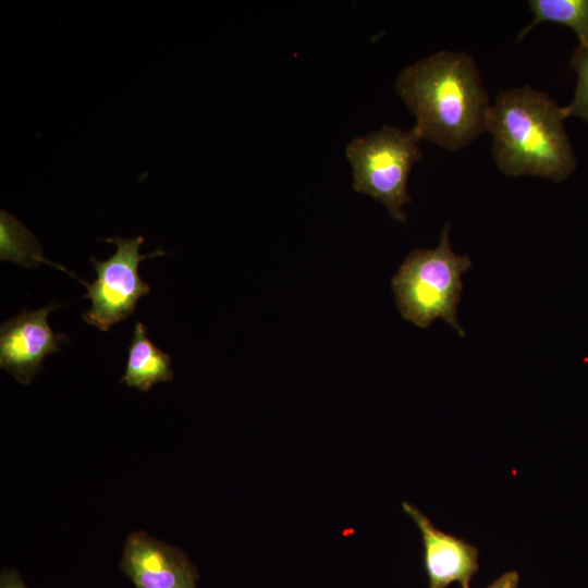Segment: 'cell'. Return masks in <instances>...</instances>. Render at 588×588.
I'll use <instances>...</instances> for the list:
<instances>
[{
	"label": "cell",
	"instance_id": "52a82bcc",
	"mask_svg": "<svg viewBox=\"0 0 588 588\" xmlns=\"http://www.w3.org/2000/svg\"><path fill=\"white\" fill-rule=\"evenodd\" d=\"M120 567L135 588H197L198 572L186 554L145 531L128 535Z\"/></svg>",
	"mask_w": 588,
	"mask_h": 588
},
{
	"label": "cell",
	"instance_id": "ba28073f",
	"mask_svg": "<svg viewBox=\"0 0 588 588\" xmlns=\"http://www.w3.org/2000/svg\"><path fill=\"white\" fill-rule=\"evenodd\" d=\"M402 506L421 534L428 588H446L453 583H458L461 588H470L479 569L478 549L463 538L437 528L411 503L403 502Z\"/></svg>",
	"mask_w": 588,
	"mask_h": 588
},
{
	"label": "cell",
	"instance_id": "5bb4252c",
	"mask_svg": "<svg viewBox=\"0 0 588 588\" xmlns=\"http://www.w3.org/2000/svg\"><path fill=\"white\" fill-rule=\"evenodd\" d=\"M518 583V573L516 571H509L502 574L499 578H497L486 588H517Z\"/></svg>",
	"mask_w": 588,
	"mask_h": 588
},
{
	"label": "cell",
	"instance_id": "9c48e42d",
	"mask_svg": "<svg viewBox=\"0 0 588 588\" xmlns=\"http://www.w3.org/2000/svg\"><path fill=\"white\" fill-rule=\"evenodd\" d=\"M171 356L157 347L147 336V328L137 322L131 344L126 369L121 382L147 392L152 385L173 378Z\"/></svg>",
	"mask_w": 588,
	"mask_h": 588
},
{
	"label": "cell",
	"instance_id": "5b68a950",
	"mask_svg": "<svg viewBox=\"0 0 588 588\" xmlns=\"http://www.w3.org/2000/svg\"><path fill=\"white\" fill-rule=\"evenodd\" d=\"M106 241L115 244L117 252L105 261L90 257L97 279L89 284L76 278L87 287L84 297L91 301V307L83 314V319L101 331H108L131 316L137 301L149 293V285L138 274L139 262L149 257L166 255L160 249L147 255L139 254L144 243L142 235L134 238L107 237Z\"/></svg>",
	"mask_w": 588,
	"mask_h": 588
},
{
	"label": "cell",
	"instance_id": "30bf717a",
	"mask_svg": "<svg viewBox=\"0 0 588 588\" xmlns=\"http://www.w3.org/2000/svg\"><path fill=\"white\" fill-rule=\"evenodd\" d=\"M532 20L518 34L522 40L532 28L542 23H554L573 29L578 45L588 48V0H530Z\"/></svg>",
	"mask_w": 588,
	"mask_h": 588
},
{
	"label": "cell",
	"instance_id": "8992f818",
	"mask_svg": "<svg viewBox=\"0 0 588 588\" xmlns=\"http://www.w3.org/2000/svg\"><path fill=\"white\" fill-rule=\"evenodd\" d=\"M60 305L54 303L37 310H23L3 321L0 327V367L22 384H29L42 369L45 357L59 352V343L68 336L54 333L48 324V315Z\"/></svg>",
	"mask_w": 588,
	"mask_h": 588
},
{
	"label": "cell",
	"instance_id": "3957f363",
	"mask_svg": "<svg viewBox=\"0 0 588 588\" xmlns=\"http://www.w3.org/2000/svg\"><path fill=\"white\" fill-rule=\"evenodd\" d=\"M449 224L443 228L434 248L414 249L391 279L401 316L419 328L437 319L450 324L458 335L465 332L456 311L463 291V274L473 266L467 255H456L450 245Z\"/></svg>",
	"mask_w": 588,
	"mask_h": 588
},
{
	"label": "cell",
	"instance_id": "8fae6325",
	"mask_svg": "<svg viewBox=\"0 0 588 588\" xmlns=\"http://www.w3.org/2000/svg\"><path fill=\"white\" fill-rule=\"evenodd\" d=\"M0 259L14 261L26 268H35L41 262L57 267L44 258L41 244L36 236L3 209L0 211Z\"/></svg>",
	"mask_w": 588,
	"mask_h": 588
},
{
	"label": "cell",
	"instance_id": "6da1fadb",
	"mask_svg": "<svg viewBox=\"0 0 588 588\" xmlns=\"http://www.w3.org/2000/svg\"><path fill=\"white\" fill-rule=\"evenodd\" d=\"M395 89L415 117L418 137L449 151L470 145L487 132L492 103L474 58L442 50L397 75Z\"/></svg>",
	"mask_w": 588,
	"mask_h": 588
},
{
	"label": "cell",
	"instance_id": "4fadbf2b",
	"mask_svg": "<svg viewBox=\"0 0 588 588\" xmlns=\"http://www.w3.org/2000/svg\"><path fill=\"white\" fill-rule=\"evenodd\" d=\"M0 588H27V586L15 569L7 568L1 573Z\"/></svg>",
	"mask_w": 588,
	"mask_h": 588
},
{
	"label": "cell",
	"instance_id": "7c38bea8",
	"mask_svg": "<svg viewBox=\"0 0 588 588\" xmlns=\"http://www.w3.org/2000/svg\"><path fill=\"white\" fill-rule=\"evenodd\" d=\"M571 66L577 73L572 101L563 107L565 118H579L588 124V48L577 45L572 53Z\"/></svg>",
	"mask_w": 588,
	"mask_h": 588
},
{
	"label": "cell",
	"instance_id": "277c9868",
	"mask_svg": "<svg viewBox=\"0 0 588 588\" xmlns=\"http://www.w3.org/2000/svg\"><path fill=\"white\" fill-rule=\"evenodd\" d=\"M420 140L413 128L383 125L345 146L354 191L382 203L389 215L402 223L406 221L403 207L411 203L408 176L422 159Z\"/></svg>",
	"mask_w": 588,
	"mask_h": 588
},
{
	"label": "cell",
	"instance_id": "7a4b0ae2",
	"mask_svg": "<svg viewBox=\"0 0 588 588\" xmlns=\"http://www.w3.org/2000/svg\"><path fill=\"white\" fill-rule=\"evenodd\" d=\"M563 107L528 85L502 90L491 106L487 132L497 168L507 176L562 182L577 159L564 127Z\"/></svg>",
	"mask_w": 588,
	"mask_h": 588
}]
</instances>
